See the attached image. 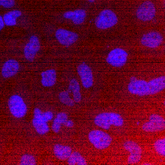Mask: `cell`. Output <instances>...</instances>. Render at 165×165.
Listing matches in <instances>:
<instances>
[{"instance_id":"ac0fdd59","label":"cell","mask_w":165,"mask_h":165,"mask_svg":"<svg viewBox=\"0 0 165 165\" xmlns=\"http://www.w3.org/2000/svg\"><path fill=\"white\" fill-rule=\"evenodd\" d=\"M53 152L55 156L58 159L64 160L68 159L72 151L69 146L56 144L53 146Z\"/></svg>"},{"instance_id":"30bf717a","label":"cell","mask_w":165,"mask_h":165,"mask_svg":"<svg viewBox=\"0 0 165 165\" xmlns=\"http://www.w3.org/2000/svg\"><path fill=\"white\" fill-rule=\"evenodd\" d=\"M165 129V120L161 116L152 114L149 117V121L144 123L142 129L146 132H153L163 131Z\"/></svg>"},{"instance_id":"603a6c76","label":"cell","mask_w":165,"mask_h":165,"mask_svg":"<svg viewBox=\"0 0 165 165\" xmlns=\"http://www.w3.org/2000/svg\"><path fill=\"white\" fill-rule=\"evenodd\" d=\"M58 98L61 102L67 106L72 107L75 104V102L70 97L68 90L60 92L58 95Z\"/></svg>"},{"instance_id":"ba28073f","label":"cell","mask_w":165,"mask_h":165,"mask_svg":"<svg viewBox=\"0 0 165 165\" xmlns=\"http://www.w3.org/2000/svg\"><path fill=\"white\" fill-rule=\"evenodd\" d=\"M156 9L154 4L151 1H146L138 8L136 16L139 20L144 22L150 21L155 16Z\"/></svg>"},{"instance_id":"9a60e30c","label":"cell","mask_w":165,"mask_h":165,"mask_svg":"<svg viewBox=\"0 0 165 165\" xmlns=\"http://www.w3.org/2000/svg\"><path fill=\"white\" fill-rule=\"evenodd\" d=\"M86 10L83 9H78L74 10L65 12L63 17L65 19L71 20L75 24L79 25L85 21L86 16Z\"/></svg>"},{"instance_id":"4fadbf2b","label":"cell","mask_w":165,"mask_h":165,"mask_svg":"<svg viewBox=\"0 0 165 165\" xmlns=\"http://www.w3.org/2000/svg\"><path fill=\"white\" fill-rule=\"evenodd\" d=\"M124 148L130 153L127 162L129 164H133L138 163L140 160L142 153L141 147L135 142L128 141L123 144Z\"/></svg>"},{"instance_id":"9c48e42d","label":"cell","mask_w":165,"mask_h":165,"mask_svg":"<svg viewBox=\"0 0 165 165\" xmlns=\"http://www.w3.org/2000/svg\"><path fill=\"white\" fill-rule=\"evenodd\" d=\"M55 38L61 45L68 47L78 39V34L74 31L62 28L57 29L55 33Z\"/></svg>"},{"instance_id":"8992f818","label":"cell","mask_w":165,"mask_h":165,"mask_svg":"<svg viewBox=\"0 0 165 165\" xmlns=\"http://www.w3.org/2000/svg\"><path fill=\"white\" fill-rule=\"evenodd\" d=\"M88 138L89 141L94 146L100 150L108 148L112 140L108 134L99 130H94L90 131Z\"/></svg>"},{"instance_id":"8fae6325","label":"cell","mask_w":165,"mask_h":165,"mask_svg":"<svg viewBox=\"0 0 165 165\" xmlns=\"http://www.w3.org/2000/svg\"><path fill=\"white\" fill-rule=\"evenodd\" d=\"M77 71L83 87L86 89L92 87L94 83V78L91 68L86 64L82 63L77 66Z\"/></svg>"},{"instance_id":"83f0119b","label":"cell","mask_w":165,"mask_h":165,"mask_svg":"<svg viewBox=\"0 0 165 165\" xmlns=\"http://www.w3.org/2000/svg\"><path fill=\"white\" fill-rule=\"evenodd\" d=\"M56 118L60 121L61 124H64L67 120L68 116L65 113L61 112L57 114Z\"/></svg>"},{"instance_id":"f1b7e54d","label":"cell","mask_w":165,"mask_h":165,"mask_svg":"<svg viewBox=\"0 0 165 165\" xmlns=\"http://www.w3.org/2000/svg\"><path fill=\"white\" fill-rule=\"evenodd\" d=\"M5 26L2 16L0 14V32L3 30Z\"/></svg>"},{"instance_id":"5bb4252c","label":"cell","mask_w":165,"mask_h":165,"mask_svg":"<svg viewBox=\"0 0 165 165\" xmlns=\"http://www.w3.org/2000/svg\"><path fill=\"white\" fill-rule=\"evenodd\" d=\"M19 62L15 59H9L6 61L1 69L2 77L6 79L11 78L16 75L20 69Z\"/></svg>"},{"instance_id":"7402d4cb","label":"cell","mask_w":165,"mask_h":165,"mask_svg":"<svg viewBox=\"0 0 165 165\" xmlns=\"http://www.w3.org/2000/svg\"><path fill=\"white\" fill-rule=\"evenodd\" d=\"M34 118L39 119L46 122L51 120L53 117V113L48 111L43 112L38 108H35L33 111Z\"/></svg>"},{"instance_id":"cb8c5ba5","label":"cell","mask_w":165,"mask_h":165,"mask_svg":"<svg viewBox=\"0 0 165 165\" xmlns=\"http://www.w3.org/2000/svg\"><path fill=\"white\" fill-rule=\"evenodd\" d=\"M154 149L159 155L165 156V138L156 140L154 144Z\"/></svg>"},{"instance_id":"d6986e66","label":"cell","mask_w":165,"mask_h":165,"mask_svg":"<svg viewBox=\"0 0 165 165\" xmlns=\"http://www.w3.org/2000/svg\"><path fill=\"white\" fill-rule=\"evenodd\" d=\"M69 92H72L73 99L76 103L80 102L82 96L80 92V87L79 82L75 79H72L69 83L68 90Z\"/></svg>"},{"instance_id":"7c38bea8","label":"cell","mask_w":165,"mask_h":165,"mask_svg":"<svg viewBox=\"0 0 165 165\" xmlns=\"http://www.w3.org/2000/svg\"><path fill=\"white\" fill-rule=\"evenodd\" d=\"M163 40V35L157 31H152L144 34L141 38V42L144 46L151 48L159 46Z\"/></svg>"},{"instance_id":"ffe728a7","label":"cell","mask_w":165,"mask_h":165,"mask_svg":"<svg viewBox=\"0 0 165 165\" xmlns=\"http://www.w3.org/2000/svg\"><path fill=\"white\" fill-rule=\"evenodd\" d=\"M32 124L37 132L40 135H43L50 130L47 123L39 119L34 118L32 120Z\"/></svg>"},{"instance_id":"52a82bcc","label":"cell","mask_w":165,"mask_h":165,"mask_svg":"<svg viewBox=\"0 0 165 165\" xmlns=\"http://www.w3.org/2000/svg\"><path fill=\"white\" fill-rule=\"evenodd\" d=\"M128 56V54L125 50L121 48H116L110 51L106 60L113 67H121L126 64Z\"/></svg>"},{"instance_id":"7a4b0ae2","label":"cell","mask_w":165,"mask_h":165,"mask_svg":"<svg viewBox=\"0 0 165 165\" xmlns=\"http://www.w3.org/2000/svg\"><path fill=\"white\" fill-rule=\"evenodd\" d=\"M97 126L106 130L109 129L112 125L122 126L123 119L120 115L114 112H104L97 115L94 120Z\"/></svg>"},{"instance_id":"44dd1931","label":"cell","mask_w":165,"mask_h":165,"mask_svg":"<svg viewBox=\"0 0 165 165\" xmlns=\"http://www.w3.org/2000/svg\"><path fill=\"white\" fill-rule=\"evenodd\" d=\"M68 159V163L69 165H87L85 158L78 152L75 151L71 153Z\"/></svg>"},{"instance_id":"e0dca14e","label":"cell","mask_w":165,"mask_h":165,"mask_svg":"<svg viewBox=\"0 0 165 165\" xmlns=\"http://www.w3.org/2000/svg\"><path fill=\"white\" fill-rule=\"evenodd\" d=\"M40 76L41 84L44 87H52L56 82L57 72L54 69H49L42 72Z\"/></svg>"},{"instance_id":"f546056e","label":"cell","mask_w":165,"mask_h":165,"mask_svg":"<svg viewBox=\"0 0 165 165\" xmlns=\"http://www.w3.org/2000/svg\"><path fill=\"white\" fill-rule=\"evenodd\" d=\"M64 125L67 127H72L74 126V123L72 120H67Z\"/></svg>"},{"instance_id":"3957f363","label":"cell","mask_w":165,"mask_h":165,"mask_svg":"<svg viewBox=\"0 0 165 165\" xmlns=\"http://www.w3.org/2000/svg\"><path fill=\"white\" fill-rule=\"evenodd\" d=\"M118 19L116 14L109 9L101 11L94 20L96 27L101 30L110 28L117 24Z\"/></svg>"},{"instance_id":"2e32d148","label":"cell","mask_w":165,"mask_h":165,"mask_svg":"<svg viewBox=\"0 0 165 165\" xmlns=\"http://www.w3.org/2000/svg\"><path fill=\"white\" fill-rule=\"evenodd\" d=\"M23 14V12L17 9H13L5 13L2 16L5 26L14 27L17 25L18 20Z\"/></svg>"},{"instance_id":"d4e9b609","label":"cell","mask_w":165,"mask_h":165,"mask_svg":"<svg viewBox=\"0 0 165 165\" xmlns=\"http://www.w3.org/2000/svg\"><path fill=\"white\" fill-rule=\"evenodd\" d=\"M36 164V161L34 157L29 154H25L21 157L20 165H35Z\"/></svg>"},{"instance_id":"4316f807","label":"cell","mask_w":165,"mask_h":165,"mask_svg":"<svg viewBox=\"0 0 165 165\" xmlns=\"http://www.w3.org/2000/svg\"><path fill=\"white\" fill-rule=\"evenodd\" d=\"M61 123L60 121L56 118L53 120L52 126V129L54 133H57L60 130Z\"/></svg>"},{"instance_id":"484cf974","label":"cell","mask_w":165,"mask_h":165,"mask_svg":"<svg viewBox=\"0 0 165 165\" xmlns=\"http://www.w3.org/2000/svg\"><path fill=\"white\" fill-rule=\"evenodd\" d=\"M16 0H0V8L11 9L16 6Z\"/></svg>"},{"instance_id":"4dcf8cb0","label":"cell","mask_w":165,"mask_h":165,"mask_svg":"<svg viewBox=\"0 0 165 165\" xmlns=\"http://www.w3.org/2000/svg\"><path fill=\"white\" fill-rule=\"evenodd\" d=\"M88 2L90 3H93L95 2L96 0H86Z\"/></svg>"},{"instance_id":"6da1fadb","label":"cell","mask_w":165,"mask_h":165,"mask_svg":"<svg viewBox=\"0 0 165 165\" xmlns=\"http://www.w3.org/2000/svg\"><path fill=\"white\" fill-rule=\"evenodd\" d=\"M127 88L130 93L139 96L155 94L165 89V76H160L148 82L132 76Z\"/></svg>"},{"instance_id":"5b68a950","label":"cell","mask_w":165,"mask_h":165,"mask_svg":"<svg viewBox=\"0 0 165 165\" xmlns=\"http://www.w3.org/2000/svg\"><path fill=\"white\" fill-rule=\"evenodd\" d=\"M8 105L11 113L15 117L21 118L26 114L27 105L22 97L18 94H13L9 97Z\"/></svg>"},{"instance_id":"277c9868","label":"cell","mask_w":165,"mask_h":165,"mask_svg":"<svg viewBox=\"0 0 165 165\" xmlns=\"http://www.w3.org/2000/svg\"><path fill=\"white\" fill-rule=\"evenodd\" d=\"M41 47L38 37L35 34L31 35L24 45L23 49L24 57L29 62H33L39 52Z\"/></svg>"}]
</instances>
